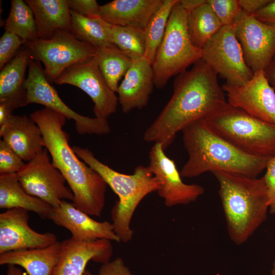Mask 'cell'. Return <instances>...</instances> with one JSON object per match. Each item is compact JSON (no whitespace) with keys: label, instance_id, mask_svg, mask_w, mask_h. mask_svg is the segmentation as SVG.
<instances>
[{"label":"cell","instance_id":"1","mask_svg":"<svg viewBox=\"0 0 275 275\" xmlns=\"http://www.w3.org/2000/svg\"><path fill=\"white\" fill-rule=\"evenodd\" d=\"M217 77L202 59L191 69L178 74L173 83L171 98L145 130L144 140L161 143L165 150L179 131L222 110L228 102Z\"/></svg>","mask_w":275,"mask_h":275},{"label":"cell","instance_id":"2","mask_svg":"<svg viewBox=\"0 0 275 275\" xmlns=\"http://www.w3.org/2000/svg\"><path fill=\"white\" fill-rule=\"evenodd\" d=\"M30 117L40 128L53 164L73 193L74 205L90 216L100 217L105 207L107 184L97 172L79 159L69 145L68 134L63 129L66 118L47 107L33 112Z\"/></svg>","mask_w":275,"mask_h":275},{"label":"cell","instance_id":"3","mask_svg":"<svg viewBox=\"0 0 275 275\" xmlns=\"http://www.w3.org/2000/svg\"><path fill=\"white\" fill-rule=\"evenodd\" d=\"M181 131L188 155L180 172L182 178L218 171L256 178L266 169L270 159L239 150L215 132L205 119L193 122Z\"/></svg>","mask_w":275,"mask_h":275},{"label":"cell","instance_id":"4","mask_svg":"<svg viewBox=\"0 0 275 275\" xmlns=\"http://www.w3.org/2000/svg\"><path fill=\"white\" fill-rule=\"evenodd\" d=\"M212 173L219 184L229 236L234 244L241 245L267 218L269 205L263 178L221 171Z\"/></svg>","mask_w":275,"mask_h":275},{"label":"cell","instance_id":"5","mask_svg":"<svg viewBox=\"0 0 275 275\" xmlns=\"http://www.w3.org/2000/svg\"><path fill=\"white\" fill-rule=\"evenodd\" d=\"M76 155L97 172L118 196L111 211L112 225L120 241L127 243L133 238L130 227L134 211L148 195L156 191L159 183L149 167L137 166L132 174L119 173L104 164L88 148L74 146Z\"/></svg>","mask_w":275,"mask_h":275},{"label":"cell","instance_id":"6","mask_svg":"<svg viewBox=\"0 0 275 275\" xmlns=\"http://www.w3.org/2000/svg\"><path fill=\"white\" fill-rule=\"evenodd\" d=\"M205 119L215 132L242 152L267 158L275 156V126L228 103Z\"/></svg>","mask_w":275,"mask_h":275},{"label":"cell","instance_id":"7","mask_svg":"<svg viewBox=\"0 0 275 275\" xmlns=\"http://www.w3.org/2000/svg\"><path fill=\"white\" fill-rule=\"evenodd\" d=\"M188 14L179 1L170 15L162 40L152 65L154 86L163 88L173 76L186 70L202 58V50L193 43L188 31Z\"/></svg>","mask_w":275,"mask_h":275},{"label":"cell","instance_id":"8","mask_svg":"<svg viewBox=\"0 0 275 275\" xmlns=\"http://www.w3.org/2000/svg\"><path fill=\"white\" fill-rule=\"evenodd\" d=\"M25 45L33 56L42 62L51 84L68 67L93 59L97 48L77 39L70 31L59 30L48 40L38 39Z\"/></svg>","mask_w":275,"mask_h":275},{"label":"cell","instance_id":"9","mask_svg":"<svg viewBox=\"0 0 275 275\" xmlns=\"http://www.w3.org/2000/svg\"><path fill=\"white\" fill-rule=\"evenodd\" d=\"M28 75L24 84L26 91V104L37 103L63 115L75 122L79 134H106L111 131L107 120L82 116L73 111L61 99L56 90L46 78L41 62L32 57Z\"/></svg>","mask_w":275,"mask_h":275},{"label":"cell","instance_id":"10","mask_svg":"<svg viewBox=\"0 0 275 275\" xmlns=\"http://www.w3.org/2000/svg\"><path fill=\"white\" fill-rule=\"evenodd\" d=\"M202 59L229 86L242 85L254 73L246 64L234 25L223 26L201 48Z\"/></svg>","mask_w":275,"mask_h":275},{"label":"cell","instance_id":"11","mask_svg":"<svg viewBox=\"0 0 275 275\" xmlns=\"http://www.w3.org/2000/svg\"><path fill=\"white\" fill-rule=\"evenodd\" d=\"M45 148L16 173L24 189L52 208L59 206L62 200H74V195L66 185V180L50 161Z\"/></svg>","mask_w":275,"mask_h":275},{"label":"cell","instance_id":"12","mask_svg":"<svg viewBox=\"0 0 275 275\" xmlns=\"http://www.w3.org/2000/svg\"><path fill=\"white\" fill-rule=\"evenodd\" d=\"M149 159L148 167L159 183L156 191L167 207L189 204L204 194L201 185L183 182L174 161L167 156L161 143H154Z\"/></svg>","mask_w":275,"mask_h":275},{"label":"cell","instance_id":"13","mask_svg":"<svg viewBox=\"0 0 275 275\" xmlns=\"http://www.w3.org/2000/svg\"><path fill=\"white\" fill-rule=\"evenodd\" d=\"M54 83L71 85L87 93L94 103L93 112L96 118L107 120L117 110L118 97L106 83L95 57L68 67Z\"/></svg>","mask_w":275,"mask_h":275},{"label":"cell","instance_id":"14","mask_svg":"<svg viewBox=\"0 0 275 275\" xmlns=\"http://www.w3.org/2000/svg\"><path fill=\"white\" fill-rule=\"evenodd\" d=\"M234 28L248 66L253 73L264 71L275 56V26L242 10Z\"/></svg>","mask_w":275,"mask_h":275},{"label":"cell","instance_id":"15","mask_svg":"<svg viewBox=\"0 0 275 275\" xmlns=\"http://www.w3.org/2000/svg\"><path fill=\"white\" fill-rule=\"evenodd\" d=\"M222 87L229 104L275 126V90L263 70L254 72L253 77L242 85L232 86L225 84Z\"/></svg>","mask_w":275,"mask_h":275},{"label":"cell","instance_id":"16","mask_svg":"<svg viewBox=\"0 0 275 275\" xmlns=\"http://www.w3.org/2000/svg\"><path fill=\"white\" fill-rule=\"evenodd\" d=\"M29 219V211L21 208L8 209L0 214V254L44 248L57 241L53 233L33 230Z\"/></svg>","mask_w":275,"mask_h":275},{"label":"cell","instance_id":"17","mask_svg":"<svg viewBox=\"0 0 275 275\" xmlns=\"http://www.w3.org/2000/svg\"><path fill=\"white\" fill-rule=\"evenodd\" d=\"M48 219L56 225L67 229L72 237L79 241H90L107 239L120 242L113 226L108 222H98L77 209L67 200H62L58 207L52 208Z\"/></svg>","mask_w":275,"mask_h":275},{"label":"cell","instance_id":"18","mask_svg":"<svg viewBox=\"0 0 275 275\" xmlns=\"http://www.w3.org/2000/svg\"><path fill=\"white\" fill-rule=\"evenodd\" d=\"M111 240L79 241L73 237L61 241L60 258L52 275H83L88 263H107L113 255Z\"/></svg>","mask_w":275,"mask_h":275},{"label":"cell","instance_id":"19","mask_svg":"<svg viewBox=\"0 0 275 275\" xmlns=\"http://www.w3.org/2000/svg\"><path fill=\"white\" fill-rule=\"evenodd\" d=\"M154 86L152 64L145 57L133 61L116 91L122 112L146 107Z\"/></svg>","mask_w":275,"mask_h":275},{"label":"cell","instance_id":"20","mask_svg":"<svg viewBox=\"0 0 275 275\" xmlns=\"http://www.w3.org/2000/svg\"><path fill=\"white\" fill-rule=\"evenodd\" d=\"M0 136L27 162L45 148L43 136L38 125L30 117L12 115L0 126Z\"/></svg>","mask_w":275,"mask_h":275},{"label":"cell","instance_id":"21","mask_svg":"<svg viewBox=\"0 0 275 275\" xmlns=\"http://www.w3.org/2000/svg\"><path fill=\"white\" fill-rule=\"evenodd\" d=\"M33 57L25 44L0 72V104L12 113L15 109L27 105L26 91L24 87L25 74Z\"/></svg>","mask_w":275,"mask_h":275},{"label":"cell","instance_id":"22","mask_svg":"<svg viewBox=\"0 0 275 275\" xmlns=\"http://www.w3.org/2000/svg\"><path fill=\"white\" fill-rule=\"evenodd\" d=\"M163 0H114L100 6V16L111 24L144 29Z\"/></svg>","mask_w":275,"mask_h":275},{"label":"cell","instance_id":"23","mask_svg":"<svg viewBox=\"0 0 275 275\" xmlns=\"http://www.w3.org/2000/svg\"><path fill=\"white\" fill-rule=\"evenodd\" d=\"M61 242L36 249L0 254V265L19 266L29 275H52L61 253Z\"/></svg>","mask_w":275,"mask_h":275},{"label":"cell","instance_id":"24","mask_svg":"<svg viewBox=\"0 0 275 275\" xmlns=\"http://www.w3.org/2000/svg\"><path fill=\"white\" fill-rule=\"evenodd\" d=\"M36 20L39 39H51L59 30L70 31L71 13L67 0H26Z\"/></svg>","mask_w":275,"mask_h":275},{"label":"cell","instance_id":"25","mask_svg":"<svg viewBox=\"0 0 275 275\" xmlns=\"http://www.w3.org/2000/svg\"><path fill=\"white\" fill-rule=\"evenodd\" d=\"M0 208H21L48 219L52 207L29 194L20 184L16 173L0 174Z\"/></svg>","mask_w":275,"mask_h":275},{"label":"cell","instance_id":"26","mask_svg":"<svg viewBox=\"0 0 275 275\" xmlns=\"http://www.w3.org/2000/svg\"><path fill=\"white\" fill-rule=\"evenodd\" d=\"M70 32L78 40L99 48L113 44L112 41V24L100 16L87 17L70 9Z\"/></svg>","mask_w":275,"mask_h":275},{"label":"cell","instance_id":"27","mask_svg":"<svg viewBox=\"0 0 275 275\" xmlns=\"http://www.w3.org/2000/svg\"><path fill=\"white\" fill-rule=\"evenodd\" d=\"M95 59L108 86L116 93L120 80L125 76L132 61L114 44L97 48Z\"/></svg>","mask_w":275,"mask_h":275},{"label":"cell","instance_id":"28","mask_svg":"<svg viewBox=\"0 0 275 275\" xmlns=\"http://www.w3.org/2000/svg\"><path fill=\"white\" fill-rule=\"evenodd\" d=\"M188 31L194 45L201 49L223 25L207 2L188 12Z\"/></svg>","mask_w":275,"mask_h":275},{"label":"cell","instance_id":"29","mask_svg":"<svg viewBox=\"0 0 275 275\" xmlns=\"http://www.w3.org/2000/svg\"><path fill=\"white\" fill-rule=\"evenodd\" d=\"M4 28L6 31L20 37L26 43L39 39L34 13L22 0L11 1L10 11Z\"/></svg>","mask_w":275,"mask_h":275},{"label":"cell","instance_id":"30","mask_svg":"<svg viewBox=\"0 0 275 275\" xmlns=\"http://www.w3.org/2000/svg\"><path fill=\"white\" fill-rule=\"evenodd\" d=\"M179 0H163L144 28L146 50L144 57L152 65L162 40L171 11Z\"/></svg>","mask_w":275,"mask_h":275},{"label":"cell","instance_id":"31","mask_svg":"<svg viewBox=\"0 0 275 275\" xmlns=\"http://www.w3.org/2000/svg\"><path fill=\"white\" fill-rule=\"evenodd\" d=\"M111 33L113 44L132 61L144 57L146 50L144 29L112 24Z\"/></svg>","mask_w":275,"mask_h":275},{"label":"cell","instance_id":"32","mask_svg":"<svg viewBox=\"0 0 275 275\" xmlns=\"http://www.w3.org/2000/svg\"><path fill=\"white\" fill-rule=\"evenodd\" d=\"M223 26L233 25L242 9L238 0H207Z\"/></svg>","mask_w":275,"mask_h":275},{"label":"cell","instance_id":"33","mask_svg":"<svg viewBox=\"0 0 275 275\" xmlns=\"http://www.w3.org/2000/svg\"><path fill=\"white\" fill-rule=\"evenodd\" d=\"M22 159L3 140L0 141V174L17 173L25 166Z\"/></svg>","mask_w":275,"mask_h":275},{"label":"cell","instance_id":"34","mask_svg":"<svg viewBox=\"0 0 275 275\" xmlns=\"http://www.w3.org/2000/svg\"><path fill=\"white\" fill-rule=\"evenodd\" d=\"M25 43L18 36L5 31L0 38L1 70L16 55Z\"/></svg>","mask_w":275,"mask_h":275},{"label":"cell","instance_id":"35","mask_svg":"<svg viewBox=\"0 0 275 275\" xmlns=\"http://www.w3.org/2000/svg\"><path fill=\"white\" fill-rule=\"evenodd\" d=\"M263 176L268 197L269 212L275 214V156L269 159Z\"/></svg>","mask_w":275,"mask_h":275},{"label":"cell","instance_id":"36","mask_svg":"<svg viewBox=\"0 0 275 275\" xmlns=\"http://www.w3.org/2000/svg\"><path fill=\"white\" fill-rule=\"evenodd\" d=\"M69 8L87 17L99 16L100 6L95 0H67Z\"/></svg>","mask_w":275,"mask_h":275},{"label":"cell","instance_id":"37","mask_svg":"<svg viewBox=\"0 0 275 275\" xmlns=\"http://www.w3.org/2000/svg\"><path fill=\"white\" fill-rule=\"evenodd\" d=\"M99 275H133L125 265L123 259L118 257L112 261L102 264Z\"/></svg>","mask_w":275,"mask_h":275},{"label":"cell","instance_id":"38","mask_svg":"<svg viewBox=\"0 0 275 275\" xmlns=\"http://www.w3.org/2000/svg\"><path fill=\"white\" fill-rule=\"evenodd\" d=\"M253 15L260 21L275 26V0H271L269 3Z\"/></svg>","mask_w":275,"mask_h":275},{"label":"cell","instance_id":"39","mask_svg":"<svg viewBox=\"0 0 275 275\" xmlns=\"http://www.w3.org/2000/svg\"><path fill=\"white\" fill-rule=\"evenodd\" d=\"M242 10L254 15L269 3L271 0H238Z\"/></svg>","mask_w":275,"mask_h":275},{"label":"cell","instance_id":"40","mask_svg":"<svg viewBox=\"0 0 275 275\" xmlns=\"http://www.w3.org/2000/svg\"><path fill=\"white\" fill-rule=\"evenodd\" d=\"M207 2V0H179L182 7L189 12Z\"/></svg>","mask_w":275,"mask_h":275},{"label":"cell","instance_id":"41","mask_svg":"<svg viewBox=\"0 0 275 275\" xmlns=\"http://www.w3.org/2000/svg\"><path fill=\"white\" fill-rule=\"evenodd\" d=\"M264 71L269 83L275 90V56Z\"/></svg>","mask_w":275,"mask_h":275},{"label":"cell","instance_id":"42","mask_svg":"<svg viewBox=\"0 0 275 275\" xmlns=\"http://www.w3.org/2000/svg\"><path fill=\"white\" fill-rule=\"evenodd\" d=\"M12 115L13 113H11L4 104H0V126L5 124Z\"/></svg>","mask_w":275,"mask_h":275},{"label":"cell","instance_id":"43","mask_svg":"<svg viewBox=\"0 0 275 275\" xmlns=\"http://www.w3.org/2000/svg\"><path fill=\"white\" fill-rule=\"evenodd\" d=\"M6 275H25L22 269L15 265H8Z\"/></svg>","mask_w":275,"mask_h":275},{"label":"cell","instance_id":"44","mask_svg":"<svg viewBox=\"0 0 275 275\" xmlns=\"http://www.w3.org/2000/svg\"><path fill=\"white\" fill-rule=\"evenodd\" d=\"M271 275H275V259L272 264V267L271 271Z\"/></svg>","mask_w":275,"mask_h":275},{"label":"cell","instance_id":"45","mask_svg":"<svg viewBox=\"0 0 275 275\" xmlns=\"http://www.w3.org/2000/svg\"><path fill=\"white\" fill-rule=\"evenodd\" d=\"M83 275H93L89 270H86Z\"/></svg>","mask_w":275,"mask_h":275}]
</instances>
